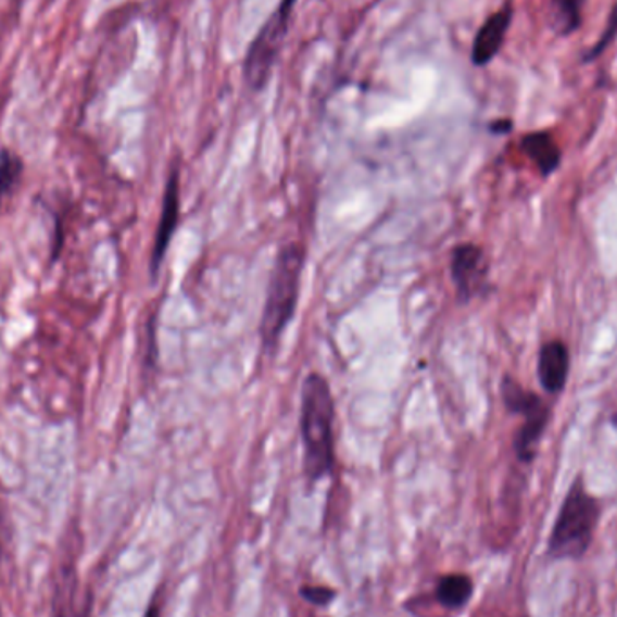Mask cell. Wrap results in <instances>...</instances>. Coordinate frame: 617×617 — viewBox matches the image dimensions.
Returning <instances> with one entry per match:
<instances>
[{
  "mask_svg": "<svg viewBox=\"0 0 617 617\" xmlns=\"http://www.w3.org/2000/svg\"><path fill=\"white\" fill-rule=\"evenodd\" d=\"M335 398L329 381L322 374H307L302 383L300 431L308 484H316L335 468Z\"/></svg>",
  "mask_w": 617,
  "mask_h": 617,
  "instance_id": "6da1fadb",
  "label": "cell"
},
{
  "mask_svg": "<svg viewBox=\"0 0 617 617\" xmlns=\"http://www.w3.org/2000/svg\"><path fill=\"white\" fill-rule=\"evenodd\" d=\"M305 256L300 242H288L278 250L261 319L262 352L266 356H275L284 332L297 314Z\"/></svg>",
  "mask_w": 617,
  "mask_h": 617,
  "instance_id": "7a4b0ae2",
  "label": "cell"
},
{
  "mask_svg": "<svg viewBox=\"0 0 617 617\" xmlns=\"http://www.w3.org/2000/svg\"><path fill=\"white\" fill-rule=\"evenodd\" d=\"M600 518H602V504L596 496L587 491L583 477H576L562 502L553 531L549 537V558H583L591 549Z\"/></svg>",
  "mask_w": 617,
  "mask_h": 617,
  "instance_id": "3957f363",
  "label": "cell"
},
{
  "mask_svg": "<svg viewBox=\"0 0 617 617\" xmlns=\"http://www.w3.org/2000/svg\"><path fill=\"white\" fill-rule=\"evenodd\" d=\"M299 0H280L269 18L264 22L261 32L253 38L244 60L245 86L259 92L272 78L273 67L277 62L284 40L288 37L289 24L293 18L294 5Z\"/></svg>",
  "mask_w": 617,
  "mask_h": 617,
  "instance_id": "277c9868",
  "label": "cell"
},
{
  "mask_svg": "<svg viewBox=\"0 0 617 617\" xmlns=\"http://www.w3.org/2000/svg\"><path fill=\"white\" fill-rule=\"evenodd\" d=\"M501 394L504 405L512 414L520 415V430L516 431L515 453L518 461L529 464L537 458L538 446L547 430L551 411L547 403L526 387H521L512 376L502 378Z\"/></svg>",
  "mask_w": 617,
  "mask_h": 617,
  "instance_id": "5b68a950",
  "label": "cell"
},
{
  "mask_svg": "<svg viewBox=\"0 0 617 617\" xmlns=\"http://www.w3.org/2000/svg\"><path fill=\"white\" fill-rule=\"evenodd\" d=\"M453 286L458 300L468 304L488 289V275H490V262L480 245L474 242H461L452 250L450 261Z\"/></svg>",
  "mask_w": 617,
  "mask_h": 617,
  "instance_id": "8992f818",
  "label": "cell"
},
{
  "mask_svg": "<svg viewBox=\"0 0 617 617\" xmlns=\"http://www.w3.org/2000/svg\"><path fill=\"white\" fill-rule=\"evenodd\" d=\"M179 207H181V174H179V168L174 166L168 174V179H166L160 224L155 229L154 245H152V255H150V273L154 278L160 273L168 245H171L174 234H176L179 215H181Z\"/></svg>",
  "mask_w": 617,
  "mask_h": 617,
  "instance_id": "52a82bcc",
  "label": "cell"
},
{
  "mask_svg": "<svg viewBox=\"0 0 617 617\" xmlns=\"http://www.w3.org/2000/svg\"><path fill=\"white\" fill-rule=\"evenodd\" d=\"M513 2L507 0L506 4L499 8L493 15L486 18L484 24L479 27L475 35L474 46H471V62L477 67H484L495 60L496 54L501 53L504 40L513 21Z\"/></svg>",
  "mask_w": 617,
  "mask_h": 617,
  "instance_id": "ba28073f",
  "label": "cell"
},
{
  "mask_svg": "<svg viewBox=\"0 0 617 617\" xmlns=\"http://www.w3.org/2000/svg\"><path fill=\"white\" fill-rule=\"evenodd\" d=\"M569 349L564 341L551 340L543 343L538 354V379L547 394L564 392L569 378Z\"/></svg>",
  "mask_w": 617,
  "mask_h": 617,
  "instance_id": "9c48e42d",
  "label": "cell"
},
{
  "mask_svg": "<svg viewBox=\"0 0 617 617\" xmlns=\"http://www.w3.org/2000/svg\"><path fill=\"white\" fill-rule=\"evenodd\" d=\"M520 147L524 154L534 163L540 176H553L554 172L558 171L559 163H562V150L551 134L545 130L526 134L521 138Z\"/></svg>",
  "mask_w": 617,
  "mask_h": 617,
  "instance_id": "30bf717a",
  "label": "cell"
},
{
  "mask_svg": "<svg viewBox=\"0 0 617 617\" xmlns=\"http://www.w3.org/2000/svg\"><path fill=\"white\" fill-rule=\"evenodd\" d=\"M474 580H471L469 576H442L439 583H437V602L441 603L442 607L458 610V608H463L468 605L469 600L474 597Z\"/></svg>",
  "mask_w": 617,
  "mask_h": 617,
  "instance_id": "8fae6325",
  "label": "cell"
},
{
  "mask_svg": "<svg viewBox=\"0 0 617 617\" xmlns=\"http://www.w3.org/2000/svg\"><path fill=\"white\" fill-rule=\"evenodd\" d=\"M585 0H551L549 26L558 37H569L581 26V10Z\"/></svg>",
  "mask_w": 617,
  "mask_h": 617,
  "instance_id": "7c38bea8",
  "label": "cell"
},
{
  "mask_svg": "<svg viewBox=\"0 0 617 617\" xmlns=\"http://www.w3.org/2000/svg\"><path fill=\"white\" fill-rule=\"evenodd\" d=\"M21 161L16 160L15 155L10 154V152L2 150L0 152V206H2L5 196H8L16 179L21 176Z\"/></svg>",
  "mask_w": 617,
  "mask_h": 617,
  "instance_id": "4fadbf2b",
  "label": "cell"
},
{
  "mask_svg": "<svg viewBox=\"0 0 617 617\" xmlns=\"http://www.w3.org/2000/svg\"><path fill=\"white\" fill-rule=\"evenodd\" d=\"M617 38V2L614 5V10L610 11V16H608L607 26L603 29L602 37L597 38V42L592 46L589 51H587L585 56H583V62H594V60L600 59L608 48L610 43Z\"/></svg>",
  "mask_w": 617,
  "mask_h": 617,
  "instance_id": "5bb4252c",
  "label": "cell"
},
{
  "mask_svg": "<svg viewBox=\"0 0 617 617\" xmlns=\"http://www.w3.org/2000/svg\"><path fill=\"white\" fill-rule=\"evenodd\" d=\"M300 596L304 597L305 602L313 603L316 607H327L335 602L338 594L327 587L304 585L300 587Z\"/></svg>",
  "mask_w": 617,
  "mask_h": 617,
  "instance_id": "9a60e30c",
  "label": "cell"
},
{
  "mask_svg": "<svg viewBox=\"0 0 617 617\" xmlns=\"http://www.w3.org/2000/svg\"><path fill=\"white\" fill-rule=\"evenodd\" d=\"M490 130L493 134H509L513 130V122L512 119H496V122L491 123Z\"/></svg>",
  "mask_w": 617,
  "mask_h": 617,
  "instance_id": "2e32d148",
  "label": "cell"
},
{
  "mask_svg": "<svg viewBox=\"0 0 617 617\" xmlns=\"http://www.w3.org/2000/svg\"><path fill=\"white\" fill-rule=\"evenodd\" d=\"M161 616V607H160V603L152 602L149 605V608H147V613H144L143 617H160Z\"/></svg>",
  "mask_w": 617,
  "mask_h": 617,
  "instance_id": "e0dca14e",
  "label": "cell"
},
{
  "mask_svg": "<svg viewBox=\"0 0 617 617\" xmlns=\"http://www.w3.org/2000/svg\"><path fill=\"white\" fill-rule=\"evenodd\" d=\"M613 425H614V428H616V430H617V412H616V414L613 415Z\"/></svg>",
  "mask_w": 617,
  "mask_h": 617,
  "instance_id": "ac0fdd59",
  "label": "cell"
}]
</instances>
